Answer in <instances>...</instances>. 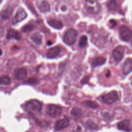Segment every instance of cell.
<instances>
[{
    "label": "cell",
    "mask_w": 132,
    "mask_h": 132,
    "mask_svg": "<svg viewBox=\"0 0 132 132\" xmlns=\"http://www.w3.org/2000/svg\"><path fill=\"white\" fill-rule=\"evenodd\" d=\"M118 98L119 97L117 92L112 91L103 95L102 97V100L103 103L110 105L116 102Z\"/></svg>",
    "instance_id": "cell-4"
},
{
    "label": "cell",
    "mask_w": 132,
    "mask_h": 132,
    "mask_svg": "<svg viewBox=\"0 0 132 132\" xmlns=\"http://www.w3.org/2000/svg\"><path fill=\"white\" fill-rule=\"evenodd\" d=\"M2 55V50L0 49V56Z\"/></svg>",
    "instance_id": "cell-31"
},
{
    "label": "cell",
    "mask_w": 132,
    "mask_h": 132,
    "mask_svg": "<svg viewBox=\"0 0 132 132\" xmlns=\"http://www.w3.org/2000/svg\"><path fill=\"white\" fill-rule=\"evenodd\" d=\"M120 36L124 41H128L132 38V31L126 26H121L119 28Z\"/></svg>",
    "instance_id": "cell-6"
},
{
    "label": "cell",
    "mask_w": 132,
    "mask_h": 132,
    "mask_svg": "<svg viewBox=\"0 0 132 132\" xmlns=\"http://www.w3.org/2000/svg\"></svg>",
    "instance_id": "cell-34"
},
{
    "label": "cell",
    "mask_w": 132,
    "mask_h": 132,
    "mask_svg": "<svg viewBox=\"0 0 132 132\" xmlns=\"http://www.w3.org/2000/svg\"><path fill=\"white\" fill-rule=\"evenodd\" d=\"M71 114L75 120H78L82 115V112L80 109L77 107H74L71 111Z\"/></svg>",
    "instance_id": "cell-19"
},
{
    "label": "cell",
    "mask_w": 132,
    "mask_h": 132,
    "mask_svg": "<svg viewBox=\"0 0 132 132\" xmlns=\"http://www.w3.org/2000/svg\"><path fill=\"white\" fill-rule=\"evenodd\" d=\"M27 14L25 10L23 8H19L18 10L15 15L12 19V24L15 25L18 23L19 22H21L27 17Z\"/></svg>",
    "instance_id": "cell-7"
},
{
    "label": "cell",
    "mask_w": 132,
    "mask_h": 132,
    "mask_svg": "<svg viewBox=\"0 0 132 132\" xmlns=\"http://www.w3.org/2000/svg\"><path fill=\"white\" fill-rule=\"evenodd\" d=\"M7 38L8 39H14L17 40H19L21 38V35L16 30H15L13 29H10L7 33Z\"/></svg>",
    "instance_id": "cell-14"
},
{
    "label": "cell",
    "mask_w": 132,
    "mask_h": 132,
    "mask_svg": "<svg viewBox=\"0 0 132 132\" xmlns=\"http://www.w3.org/2000/svg\"><path fill=\"white\" fill-rule=\"evenodd\" d=\"M47 23L50 26L57 29H60L63 26V25L61 21L55 19H50L48 20Z\"/></svg>",
    "instance_id": "cell-15"
},
{
    "label": "cell",
    "mask_w": 132,
    "mask_h": 132,
    "mask_svg": "<svg viewBox=\"0 0 132 132\" xmlns=\"http://www.w3.org/2000/svg\"><path fill=\"white\" fill-rule=\"evenodd\" d=\"M47 111L48 115L53 118L60 116L62 112L61 108L55 104H50L47 106Z\"/></svg>",
    "instance_id": "cell-5"
},
{
    "label": "cell",
    "mask_w": 132,
    "mask_h": 132,
    "mask_svg": "<svg viewBox=\"0 0 132 132\" xmlns=\"http://www.w3.org/2000/svg\"><path fill=\"white\" fill-rule=\"evenodd\" d=\"M10 82V79L8 76H3L0 77V85H8Z\"/></svg>",
    "instance_id": "cell-22"
},
{
    "label": "cell",
    "mask_w": 132,
    "mask_h": 132,
    "mask_svg": "<svg viewBox=\"0 0 132 132\" xmlns=\"http://www.w3.org/2000/svg\"><path fill=\"white\" fill-rule=\"evenodd\" d=\"M106 62V59L103 57H97L94 58L91 63L92 68L103 65Z\"/></svg>",
    "instance_id": "cell-16"
},
{
    "label": "cell",
    "mask_w": 132,
    "mask_h": 132,
    "mask_svg": "<svg viewBox=\"0 0 132 132\" xmlns=\"http://www.w3.org/2000/svg\"><path fill=\"white\" fill-rule=\"evenodd\" d=\"M131 45H132V42H131Z\"/></svg>",
    "instance_id": "cell-33"
},
{
    "label": "cell",
    "mask_w": 132,
    "mask_h": 132,
    "mask_svg": "<svg viewBox=\"0 0 132 132\" xmlns=\"http://www.w3.org/2000/svg\"><path fill=\"white\" fill-rule=\"evenodd\" d=\"M109 23H110V24H111V27H113L115 26L116 25V24H117L116 22L114 20H110V21H109Z\"/></svg>",
    "instance_id": "cell-29"
},
{
    "label": "cell",
    "mask_w": 132,
    "mask_h": 132,
    "mask_svg": "<svg viewBox=\"0 0 132 132\" xmlns=\"http://www.w3.org/2000/svg\"><path fill=\"white\" fill-rule=\"evenodd\" d=\"M107 7L110 10H115L117 8V3L116 0H109L107 4Z\"/></svg>",
    "instance_id": "cell-25"
},
{
    "label": "cell",
    "mask_w": 132,
    "mask_h": 132,
    "mask_svg": "<svg viewBox=\"0 0 132 132\" xmlns=\"http://www.w3.org/2000/svg\"><path fill=\"white\" fill-rule=\"evenodd\" d=\"M84 104L87 106L93 109H96L98 107V105L97 103L92 101H86L84 102Z\"/></svg>",
    "instance_id": "cell-23"
},
{
    "label": "cell",
    "mask_w": 132,
    "mask_h": 132,
    "mask_svg": "<svg viewBox=\"0 0 132 132\" xmlns=\"http://www.w3.org/2000/svg\"><path fill=\"white\" fill-rule=\"evenodd\" d=\"M25 107L26 110L29 112H40L42 109V105L37 100H31L26 103Z\"/></svg>",
    "instance_id": "cell-3"
},
{
    "label": "cell",
    "mask_w": 132,
    "mask_h": 132,
    "mask_svg": "<svg viewBox=\"0 0 132 132\" xmlns=\"http://www.w3.org/2000/svg\"><path fill=\"white\" fill-rule=\"evenodd\" d=\"M39 9L41 12L45 13L49 12L51 10V7L49 3L47 1H43L39 5Z\"/></svg>",
    "instance_id": "cell-17"
},
{
    "label": "cell",
    "mask_w": 132,
    "mask_h": 132,
    "mask_svg": "<svg viewBox=\"0 0 132 132\" xmlns=\"http://www.w3.org/2000/svg\"><path fill=\"white\" fill-rule=\"evenodd\" d=\"M77 31L74 29L68 30L63 37L64 42L68 45H71L75 43L77 37Z\"/></svg>",
    "instance_id": "cell-2"
},
{
    "label": "cell",
    "mask_w": 132,
    "mask_h": 132,
    "mask_svg": "<svg viewBox=\"0 0 132 132\" xmlns=\"http://www.w3.org/2000/svg\"><path fill=\"white\" fill-rule=\"evenodd\" d=\"M89 77L88 76H86L84 78H83L81 81V83L82 84H86L88 82V80H89Z\"/></svg>",
    "instance_id": "cell-28"
},
{
    "label": "cell",
    "mask_w": 132,
    "mask_h": 132,
    "mask_svg": "<svg viewBox=\"0 0 132 132\" xmlns=\"http://www.w3.org/2000/svg\"><path fill=\"white\" fill-rule=\"evenodd\" d=\"M60 52V48L59 46H54L47 50L46 55L48 58L52 59L58 56Z\"/></svg>",
    "instance_id": "cell-12"
},
{
    "label": "cell",
    "mask_w": 132,
    "mask_h": 132,
    "mask_svg": "<svg viewBox=\"0 0 132 132\" xmlns=\"http://www.w3.org/2000/svg\"><path fill=\"white\" fill-rule=\"evenodd\" d=\"M35 28V26L34 24H26L25 26H24L22 27V31L24 32H30L34 29Z\"/></svg>",
    "instance_id": "cell-24"
},
{
    "label": "cell",
    "mask_w": 132,
    "mask_h": 132,
    "mask_svg": "<svg viewBox=\"0 0 132 132\" xmlns=\"http://www.w3.org/2000/svg\"><path fill=\"white\" fill-rule=\"evenodd\" d=\"M87 37L86 36H82L80 38L79 41V46L80 47H84L86 46L87 44Z\"/></svg>",
    "instance_id": "cell-26"
},
{
    "label": "cell",
    "mask_w": 132,
    "mask_h": 132,
    "mask_svg": "<svg viewBox=\"0 0 132 132\" xmlns=\"http://www.w3.org/2000/svg\"><path fill=\"white\" fill-rule=\"evenodd\" d=\"M12 10H13V9L11 6H8L6 9L3 10L1 12V14L2 18L3 20L8 19L9 18V16L11 15V14H12Z\"/></svg>",
    "instance_id": "cell-18"
},
{
    "label": "cell",
    "mask_w": 132,
    "mask_h": 132,
    "mask_svg": "<svg viewBox=\"0 0 132 132\" xmlns=\"http://www.w3.org/2000/svg\"><path fill=\"white\" fill-rule=\"evenodd\" d=\"M86 125L87 126V127L88 128H89L90 129L95 130L98 128L97 125L93 121H92L91 120H87L86 122Z\"/></svg>",
    "instance_id": "cell-21"
},
{
    "label": "cell",
    "mask_w": 132,
    "mask_h": 132,
    "mask_svg": "<svg viewBox=\"0 0 132 132\" xmlns=\"http://www.w3.org/2000/svg\"><path fill=\"white\" fill-rule=\"evenodd\" d=\"M27 75V70L23 68H18L14 71L15 78L18 80L24 79Z\"/></svg>",
    "instance_id": "cell-10"
},
{
    "label": "cell",
    "mask_w": 132,
    "mask_h": 132,
    "mask_svg": "<svg viewBox=\"0 0 132 132\" xmlns=\"http://www.w3.org/2000/svg\"><path fill=\"white\" fill-rule=\"evenodd\" d=\"M85 6L90 13L96 14L101 10V5L97 0H85Z\"/></svg>",
    "instance_id": "cell-1"
},
{
    "label": "cell",
    "mask_w": 132,
    "mask_h": 132,
    "mask_svg": "<svg viewBox=\"0 0 132 132\" xmlns=\"http://www.w3.org/2000/svg\"><path fill=\"white\" fill-rule=\"evenodd\" d=\"M132 71V58H127L124 62L122 72L124 75H127Z\"/></svg>",
    "instance_id": "cell-13"
},
{
    "label": "cell",
    "mask_w": 132,
    "mask_h": 132,
    "mask_svg": "<svg viewBox=\"0 0 132 132\" xmlns=\"http://www.w3.org/2000/svg\"><path fill=\"white\" fill-rule=\"evenodd\" d=\"M37 81H38V80L36 78L31 77L27 79V80L25 82L30 85H34V84H36L37 82Z\"/></svg>",
    "instance_id": "cell-27"
},
{
    "label": "cell",
    "mask_w": 132,
    "mask_h": 132,
    "mask_svg": "<svg viewBox=\"0 0 132 132\" xmlns=\"http://www.w3.org/2000/svg\"><path fill=\"white\" fill-rule=\"evenodd\" d=\"M47 45H52V42H51L50 41H48V42L47 43Z\"/></svg>",
    "instance_id": "cell-30"
},
{
    "label": "cell",
    "mask_w": 132,
    "mask_h": 132,
    "mask_svg": "<svg viewBox=\"0 0 132 132\" xmlns=\"http://www.w3.org/2000/svg\"><path fill=\"white\" fill-rule=\"evenodd\" d=\"M31 39L37 44L40 45L42 43V37L41 35L39 32H35L31 36Z\"/></svg>",
    "instance_id": "cell-20"
},
{
    "label": "cell",
    "mask_w": 132,
    "mask_h": 132,
    "mask_svg": "<svg viewBox=\"0 0 132 132\" xmlns=\"http://www.w3.org/2000/svg\"><path fill=\"white\" fill-rule=\"evenodd\" d=\"M69 120L67 117L61 119H59L55 124L54 129L56 131L61 130L67 127L69 125Z\"/></svg>",
    "instance_id": "cell-8"
},
{
    "label": "cell",
    "mask_w": 132,
    "mask_h": 132,
    "mask_svg": "<svg viewBox=\"0 0 132 132\" xmlns=\"http://www.w3.org/2000/svg\"><path fill=\"white\" fill-rule=\"evenodd\" d=\"M118 128L126 132L130 131V121L129 120H123L117 124Z\"/></svg>",
    "instance_id": "cell-11"
},
{
    "label": "cell",
    "mask_w": 132,
    "mask_h": 132,
    "mask_svg": "<svg viewBox=\"0 0 132 132\" xmlns=\"http://www.w3.org/2000/svg\"><path fill=\"white\" fill-rule=\"evenodd\" d=\"M124 54V47L119 45L116 47L112 52V56L116 61H120L123 58Z\"/></svg>",
    "instance_id": "cell-9"
},
{
    "label": "cell",
    "mask_w": 132,
    "mask_h": 132,
    "mask_svg": "<svg viewBox=\"0 0 132 132\" xmlns=\"http://www.w3.org/2000/svg\"><path fill=\"white\" fill-rule=\"evenodd\" d=\"M2 1H3V0H0V4H1V2H2Z\"/></svg>",
    "instance_id": "cell-32"
}]
</instances>
